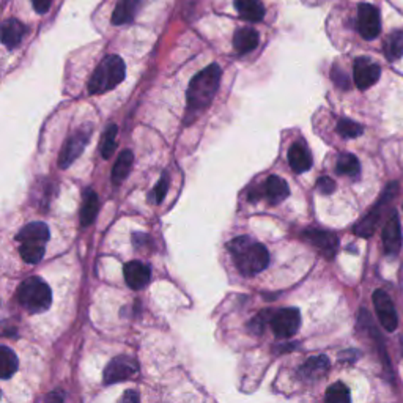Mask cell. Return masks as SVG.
I'll list each match as a JSON object with an SVG mask.
<instances>
[{"label":"cell","instance_id":"1","mask_svg":"<svg viewBox=\"0 0 403 403\" xmlns=\"http://www.w3.org/2000/svg\"><path fill=\"white\" fill-rule=\"evenodd\" d=\"M228 251L235 260L238 271L244 276H255L270 264V252L264 244L249 237H238L228 243Z\"/></svg>","mask_w":403,"mask_h":403},{"label":"cell","instance_id":"2","mask_svg":"<svg viewBox=\"0 0 403 403\" xmlns=\"http://www.w3.org/2000/svg\"><path fill=\"white\" fill-rule=\"evenodd\" d=\"M221 75L223 73H221L219 65L213 63L192 78L186 95L187 111L191 113H197L211 104L219 89Z\"/></svg>","mask_w":403,"mask_h":403},{"label":"cell","instance_id":"3","mask_svg":"<svg viewBox=\"0 0 403 403\" xmlns=\"http://www.w3.org/2000/svg\"><path fill=\"white\" fill-rule=\"evenodd\" d=\"M126 76V68L123 60L118 56H107L101 60V63L93 71L89 82L90 95H101L123 82Z\"/></svg>","mask_w":403,"mask_h":403},{"label":"cell","instance_id":"4","mask_svg":"<svg viewBox=\"0 0 403 403\" xmlns=\"http://www.w3.org/2000/svg\"><path fill=\"white\" fill-rule=\"evenodd\" d=\"M49 237V227L44 223H30L23 227L16 237L23 260L27 264H38L43 259Z\"/></svg>","mask_w":403,"mask_h":403},{"label":"cell","instance_id":"5","mask_svg":"<svg viewBox=\"0 0 403 403\" xmlns=\"http://www.w3.org/2000/svg\"><path fill=\"white\" fill-rule=\"evenodd\" d=\"M18 301L27 312L42 314L52 304V292L42 278H27L18 288Z\"/></svg>","mask_w":403,"mask_h":403},{"label":"cell","instance_id":"6","mask_svg":"<svg viewBox=\"0 0 403 403\" xmlns=\"http://www.w3.org/2000/svg\"><path fill=\"white\" fill-rule=\"evenodd\" d=\"M270 325L276 337L290 339L301 326V314L297 307L279 309L271 317Z\"/></svg>","mask_w":403,"mask_h":403},{"label":"cell","instance_id":"7","mask_svg":"<svg viewBox=\"0 0 403 403\" xmlns=\"http://www.w3.org/2000/svg\"><path fill=\"white\" fill-rule=\"evenodd\" d=\"M139 372L137 362L130 356H117L104 368L106 385H116L126 380H131Z\"/></svg>","mask_w":403,"mask_h":403},{"label":"cell","instance_id":"8","mask_svg":"<svg viewBox=\"0 0 403 403\" xmlns=\"http://www.w3.org/2000/svg\"><path fill=\"white\" fill-rule=\"evenodd\" d=\"M90 132H92L90 128H82V130H79L76 134H73V136L66 140L58 156V166L62 167V169H68L80 154H82L87 144H89L90 140Z\"/></svg>","mask_w":403,"mask_h":403},{"label":"cell","instance_id":"9","mask_svg":"<svg viewBox=\"0 0 403 403\" xmlns=\"http://www.w3.org/2000/svg\"><path fill=\"white\" fill-rule=\"evenodd\" d=\"M358 32L364 39H373L381 32V18L377 6L361 4L358 8Z\"/></svg>","mask_w":403,"mask_h":403},{"label":"cell","instance_id":"10","mask_svg":"<svg viewBox=\"0 0 403 403\" xmlns=\"http://www.w3.org/2000/svg\"><path fill=\"white\" fill-rule=\"evenodd\" d=\"M397 187H399V185H395V183H391L386 187L385 192H383L381 199L378 200V204L373 206V210H371V213H368L364 219L359 221V223L356 224V227H354L356 235H359V237H364V238L372 237V233L375 232V228H377V224H378L380 216H381L383 204H386L389 199H392L395 196V192H397Z\"/></svg>","mask_w":403,"mask_h":403},{"label":"cell","instance_id":"11","mask_svg":"<svg viewBox=\"0 0 403 403\" xmlns=\"http://www.w3.org/2000/svg\"><path fill=\"white\" fill-rule=\"evenodd\" d=\"M372 299L381 326L389 333L395 331V328L399 326V317L389 294L385 290H375Z\"/></svg>","mask_w":403,"mask_h":403},{"label":"cell","instance_id":"12","mask_svg":"<svg viewBox=\"0 0 403 403\" xmlns=\"http://www.w3.org/2000/svg\"><path fill=\"white\" fill-rule=\"evenodd\" d=\"M380 76H381V68L377 63L372 62L371 58L361 57L354 60L353 78L358 89L361 90L371 89L373 84L378 82Z\"/></svg>","mask_w":403,"mask_h":403},{"label":"cell","instance_id":"13","mask_svg":"<svg viewBox=\"0 0 403 403\" xmlns=\"http://www.w3.org/2000/svg\"><path fill=\"white\" fill-rule=\"evenodd\" d=\"M123 274L128 287L132 288V290H142V288L150 284L151 279L150 266L139 260L128 261L123 268Z\"/></svg>","mask_w":403,"mask_h":403},{"label":"cell","instance_id":"14","mask_svg":"<svg viewBox=\"0 0 403 403\" xmlns=\"http://www.w3.org/2000/svg\"><path fill=\"white\" fill-rule=\"evenodd\" d=\"M302 237L306 238L312 246L317 247L321 254L328 259H333L335 252H337L339 247V240L334 233L326 232V230H317V228H311V230H306L302 233Z\"/></svg>","mask_w":403,"mask_h":403},{"label":"cell","instance_id":"15","mask_svg":"<svg viewBox=\"0 0 403 403\" xmlns=\"http://www.w3.org/2000/svg\"><path fill=\"white\" fill-rule=\"evenodd\" d=\"M383 246L388 255H397L402 247V228L399 218L392 214L383 230Z\"/></svg>","mask_w":403,"mask_h":403},{"label":"cell","instance_id":"16","mask_svg":"<svg viewBox=\"0 0 403 403\" xmlns=\"http://www.w3.org/2000/svg\"><path fill=\"white\" fill-rule=\"evenodd\" d=\"M288 164L297 173H304L312 167V154L302 142H294L288 150Z\"/></svg>","mask_w":403,"mask_h":403},{"label":"cell","instance_id":"17","mask_svg":"<svg viewBox=\"0 0 403 403\" xmlns=\"http://www.w3.org/2000/svg\"><path fill=\"white\" fill-rule=\"evenodd\" d=\"M264 196L270 200V204H280L288 196H290V187H288L287 181L278 175H270L265 181L264 186Z\"/></svg>","mask_w":403,"mask_h":403},{"label":"cell","instance_id":"18","mask_svg":"<svg viewBox=\"0 0 403 403\" xmlns=\"http://www.w3.org/2000/svg\"><path fill=\"white\" fill-rule=\"evenodd\" d=\"M329 371V361L326 356H315V358L307 359L304 364L299 367V377L304 380H318Z\"/></svg>","mask_w":403,"mask_h":403},{"label":"cell","instance_id":"19","mask_svg":"<svg viewBox=\"0 0 403 403\" xmlns=\"http://www.w3.org/2000/svg\"><path fill=\"white\" fill-rule=\"evenodd\" d=\"M259 33L251 27H243L235 32L233 37V48L240 54H247L254 51L259 46Z\"/></svg>","mask_w":403,"mask_h":403},{"label":"cell","instance_id":"20","mask_svg":"<svg viewBox=\"0 0 403 403\" xmlns=\"http://www.w3.org/2000/svg\"><path fill=\"white\" fill-rule=\"evenodd\" d=\"M25 35V27L18 19H6L2 25V43L8 49L16 48Z\"/></svg>","mask_w":403,"mask_h":403},{"label":"cell","instance_id":"21","mask_svg":"<svg viewBox=\"0 0 403 403\" xmlns=\"http://www.w3.org/2000/svg\"><path fill=\"white\" fill-rule=\"evenodd\" d=\"M235 10L246 21L259 23L265 16V6L260 0H235Z\"/></svg>","mask_w":403,"mask_h":403},{"label":"cell","instance_id":"22","mask_svg":"<svg viewBox=\"0 0 403 403\" xmlns=\"http://www.w3.org/2000/svg\"><path fill=\"white\" fill-rule=\"evenodd\" d=\"M134 163V154L130 150H125L118 154V158L113 164L112 169V181L116 185H122L123 181L130 175Z\"/></svg>","mask_w":403,"mask_h":403},{"label":"cell","instance_id":"23","mask_svg":"<svg viewBox=\"0 0 403 403\" xmlns=\"http://www.w3.org/2000/svg\"><path fill=\"white\" fill-rule=\"evenodd\" d=\"M98 210H99V202L97 192L87 190L84 192L82 210H80V224H82V227H89L93 221L97 219Z\"/></svg>","mask_w":403,"mask_h":403},{"label":"cell","instance_id":"24","mask_svg":"<svg viewBox=\"0 0 403 403\" xmlns=\"http://www.w3.org/2000/svg\"><path fill=\"white\" fill-rule=\"evenodd\" d=\"M18 356L6 345L0 347V378L8 380L18 372Z\"/></svg>","mask_w":403,"mask_h":403},{"label":"cell","instance_id":"25","mask_svg":"<svg viewBox=\"0 0 403 403\" xmlns=\"http://www.w3.org/2000/svg\"><path fill=\"white\" fill-rule=\"evenodd\" d=\"M137 10V0H120L116 11L112 15V23L116 25H122L131 23Z\"/></svg>","mask_w":403,"mask_h":403},{"label":"cell","instance_id":"26","mask_svg":"<svg viewBox=\"0 0 403 403\" xmlns=\"http://www.w3.org/2000/svg\"><path fill=\"white\" fill-rule=\"evenodd\" d=\"M337 173L340 175H348V177H358L361 172V166L358 158L352 153H342L337 159Z\"/></svg>","mask_w":403,"mask_h":403},{"label":"cell","instance_id":"27","mask_svg":"<svg viewBox=\"0 0 403 403\" xmlns=\"http://www.w3.org/2000/svg\"><path fill=\"white\" fill-rule=\"evenodd\" d=\"M385 52L389 60H397L403 56V30H395L388 37Z\"/></svg>","mask_w":403,"mask_h":403},{"label":"cell","instance_id":"28","mask_svg":"<svg viewBox=\"0 0 403 403\" xmlns=\"http://www.w3.org/2000/svg\"><path fill=\"white\" fill-rule=\"evenodd\" d=\"M325 400L329 403H348L350 402V389L344 383H334L328 388Z\"/></svg>","mask_w":403,"mask_h":403},{"label":"cell","instance_id":"29","mask_svg":"<svg viewBox=\"0 0 403 403\" xmlns=\"http://www.w3.org/2000/svg\"><path fill=\"white\" fill-rule=\"evenodd\" d=\"M117 132H118V128L116 125H109V128H107L104 132L103 144H101V154H103L104 159H109L113 154V150H116Z\"/></svg>","mask_w":403,"mask_h":403},{"label":"cell","instance_id":"30","mask_svg":"<svg viewBox=\"0 0 403 403\" xmlns=\"http://www.w3.org/2000/svg\"><path fill=\"white\" fill-rule=\"evenodd\" d=\"M362 126L350 118H342L337 123V132L345 139H354L362 134Z\"/></svg>","mask_w":403,"mask_h":403},{"label":"cell","instance_id":"31","mask_svg":"<svg viewBox=\"0 0 403 403\" xmlns=\"http://www.w3.org/2000/svg\"><path fill=\"white\" fill-rule=\"evenodd\" d=\"M169 185H170L169 175H167V173H163V177H161L159 183L154 186V190L150 196V200H153L154 204H161V202H163L166 197L167 190H169Z\"/></svg>","mask_w":403,"mask_h":403},{"label":"cell","instance_id":"32","mask_svg":"<svg viewBox=\"0 0 403 403\" xmlns=\"http://www.w3.org/2000/svg\"><path fill=\"white\" fill-rule=\"evenodd\" d=\"M268 314H270L268 311H266V312H260V314H259V317L251 321V325H249V326H251V331H252V333L260 334L261 331H264V328H265V323H266V321H270V320H271V317H268Z\"/></svg>","mask_w":403,"mask_h":403},{"label":"cell","instance_id":"33","mask_svg":"<svg viewBox=\"0 0 403 403\" xmlns=\"http://www.w3.org/2000/svg\"><path fill=\"white\" fill-rule=\"evenodd\" d=\"M317 190L328 196V194H333L335 191V183L333 178L329 177H320L317 181Z\"/></svg>","mask_w":403,"mask_h":403},{"label":"cell","instance_id":"34","mask_svg":"<svg viewBox=\"0 0 403 403\" xmlns=\"http://www.w3.org/2000/svg\"><path fill=\"white\" fill-rule=\"evenodd\" d=\"M331 76H333V80L335 82V85H339L340 89L347 90L348 87H350V80H348L347 75H345V73L342 71V70H339V68H333Z\"/></svg>","mask_w":403,"mask_h":403},{"label":"cell","instance_id":"35","mask_svg":"<svg viewBox=\"0 0 403 403\" xmlns=\"http://www.w3.org/2000/svg\"><path fill=\"white\" fill-rule=\"evenodd\" d=\"M32 4L33 6H35V11L37 13H46L49 10V6H51V0H32Z\"/></svg>","mask_w":403,"mask_h":403},{"label":"cell","instance_id":"36","mask_svg":"<svg viewBox=\"0 0 403 403\" xmlns=\"http://www.w3.org/2000/svg\"><path fill=\"white\" fill-rule=\"evenodd\" d=\"M358 356H359V353H358V352L350 350V352H344V353H342L339 359H342V361H345V359H347L348 362H353V361L358 359Z\"/></svg>","mask_w":403,"mask_h":403},{"label":"cell","instance_id":"37","mask_svg":"<svg viewBox=\"0 0 403 403\" xmlns=\"http://www.w3.org/2000/svg\"><path fill=\"white\" fill-rule=\"evenodd\" d=\"M123 402H139L140 400V395L136 392V391H128L123 397H122Z\"/></svg>","mask_w":403,"mask_h":403}]
</instances>
